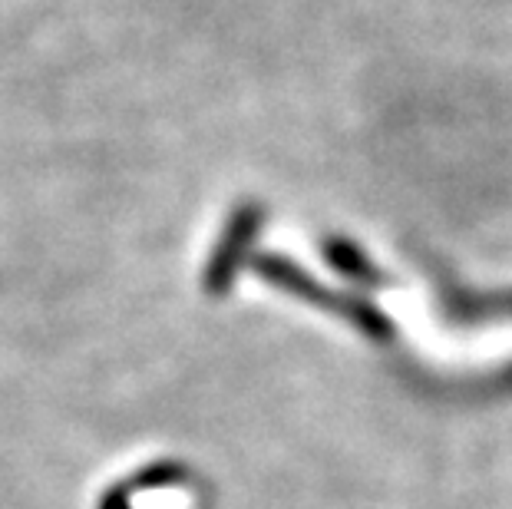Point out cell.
<instances>
[{
    "instance_id": "6da1fadb",
    "label": "cell",
    "mask_w": 512,
    "mask_h": 509,
    "mask_svg": "<svg viewBox=\"0 0 512 509\" xmlns=\"http://www.w3.org/2000/svg\"><path fill=\"white\" fill-rule=\"evenodd\" d=\"M103 509H129V500H126V496H123V490H116V493H110V496H106Z\"/></svg>"
}]
</instances>
